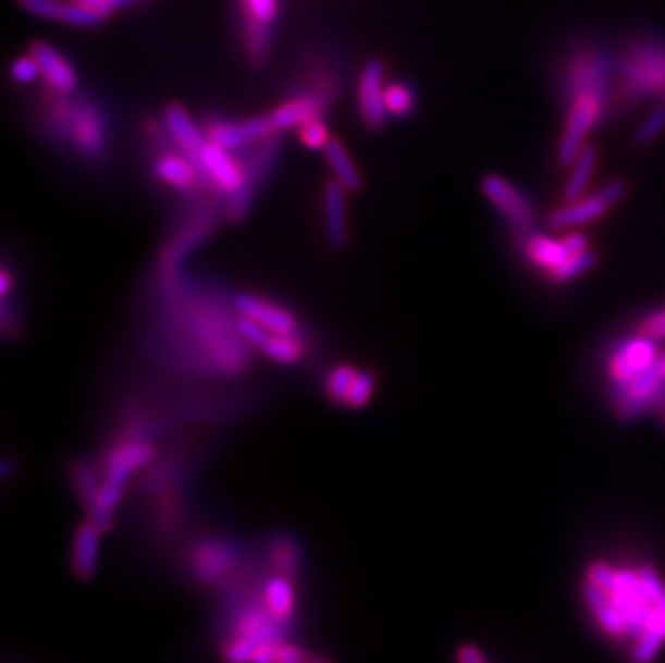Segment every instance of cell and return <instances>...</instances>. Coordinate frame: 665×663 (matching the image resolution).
Instances as JSON below:
<instances>
[{
  "instance_id": "obj_1",
  "label": "cell",
  "mask_w": 665,
  "mask_h": 663,
  "mask_svg": "<svg viewBox=\"0 0 665 663\" xmlns=\"http://www.w3.org/2000/svg\"><path fill=\"white\" fill-rule=\"evenodd\" d=\"M665 95V37L642 33L629 37L614 54L612 103L633 106Z\"/></svg>"
},
{
  "instance_id": "obj_2",
  "label": "cell",
  "mask_w": 665,
  "mask_h": 663,
  "mask_svg": "<svg viewBox=\"0 0 665 663\" xmlns=\"http://www.w3.org/2000/svg\"><path fill=\"white\" fill-rule=\"evenodd\" d=\"M44 121L52 138L70 143L85 160L99 162L106 156L110 143L108 116L94 101L57 94L46 103Z\"/></svg>"
},
{
  "instance_id": "obj_3",
  "label": "cell",
  "mask_w": 665,
  "mask_h": 663,
  "mask_svg": "<svg viewBox=\"0 0 665 663\" xmlns=\"http://www.w3.org/2000/svg\"><path fill=\"white\" fill-rule=\"evenodd\" d=\"M612 106L609 97L601 94L575 95L567 101V119L558 143V162L569 169L579 151L586 147V138L601 123L605 110Z\"/></svg>"
},
{
  "instance_id": "obj_4",
  "label": "cell",
  "mask_w": 665,
  "mask_h": 663,
  "mask_svg": "<svg viewBox=\"0 0 665 663\" xmlns=\"http://www.w3.org/2000/svg\"><path fill=\"white\" fill-rule=\"evenodd\" d=\"M665 385V352L660 354L657 363L625 383L612 385V409L614 416L623 422L636 420L655 409V403Z\"/></svg>"
},
{
  "instance_id": "obj_5",
  "label": "cell",
  "mask_w": 665,
  "mask_h": 663,
  "mask_svg": "<svg viewBox=\"0 0 665 663\" xmlns=\"http://www.w3.org/2000/svg\"><path fill=\"white\" fill-rule=\"evenodd\" d=\"M484 198L502 213L506 220L513 240L521 242L537 226V213L530 198L519 188H515L502 175H484L480 182Z\"/></svg>"
},
{
  "instance_id": "obj_6",
  "label": "cell",
  "mask_w": 665,
  "mask_h": 663,
  "mask_svg": "<svg viewBox=\"0 0 665 663\" xmlns=\"http://www.w3.org/2000/svg\"><path fill=\"white\" fill-rule=\"evenodd\" d=\"M609 597H612L616 610L625 618L629 638L636 640L646 629L649 618H651V614L655 610V605L649 599L646 588H644V584L640 579V573L631 570V568H618L616 586L609 592Z\"/></svg>"
},
{
  "instance_id": "obj_7",
  "label": "cell",
  "mask_w": 665,
  "mask_h": 663,
  "mask_svg": "<svg viewBox=\"0 0 665 663\" xmlns=\"http://www.w3.org/2000/svg\"><path fill=\"white\" fill-rule=\"evenodd\" d=\"M627 194V184L625 182H609L607 186L590 194V196H579L577 200L565 202L563 207H558L556 211L550 213L547 224L552 229H575V226H583L590 224L594 220H599L601 216H605L616 202H620V198Z\"/></svg>"
},
{
  "instance_id": "obj_8",
  "label": "cell",
  "mask_w": 665,
  "mask_h": 663,
  "mask_svg": "<svg viewBox=\"0 0 665 663\" xmlns=\"http://www.w3.org/2000/svg\"><path fill=\"white\" fill-rule=\"evenodd\" d=\"M524 257L539 268L541 272H545V277L554 274L563 263H567L572 255L586 253L590 250L588 246V237L583 233H570L563 240H554L550 235L537 233L532 231L530 235H526L521 242H517Z\"/></svg>"
},
{
  "instance_id": "obj_9",
  "label": "cell",
  "mask_w": 665,
  "mask_h": 663,
  "mask_svg": "<svg viewBox=\"0 0 665 663\" xmlns=\"http://www.w3.org/2000/svg\"><path fill=\"white\" fill-rule=\"evenodd\" d=\"M207 138L209 143L226 149V151H242L263 138H268L270 134L276 132L272 116L270 114H261V116H248V119H209V123L205 125Z\"/></svg>"
},
{
  "instance_id": "obj_10",
  "label": "cell",
  "mask_w": 665,
  "mask_h": 663,
  "mask_svg": "<svg viewBox=\"0 0 665 663\" xmlns=\"http://www.w3.org/2000/svg\"><path fill=\"white\" fill-rule=\"evenodd\" d=\"M196 167L200 169L209 192L233 196L235 192L244 188V182H246L244 167H242V160L233 156V151H226L213 143H207L200 158L196 160Z\"/></svg>"
},
{
  "instance_id": "obj_11",
  "label": "cell",
  "mask_w": 665,
  "mask_h": 663,
  "mask_svg": "<svg viewBox=\"0 0 665 663\" xmlns=\"http://www.w3.org/2000/svg\"><path fill=\"white\" fill-rule=\"evenodd\" d=\"M660 354L662 352L657 349V343L642 336V334L620 343L618 347L612 349V354L607 358V376H609L612 385L625 383V381L649 371L657 363Z\"/></svg>"
},
{
  "instance_id": "obj_12",
  "label": "cell",
  "mask_w": 665,
  "mask_h": 663,
  "mask_svg": "<svg viewBox=\"0 0 665 663\" xmlns=\"http://www.w3.org/2000/svg\"><path fill=\"white\" fill-rule=\"evenodd\" d=\"M156 457V449L149 442L143 440H130L119 446H114L106 457H103V482L110 489L125 491V484L130 476L138 468L147 466Z\"/></svg>"
},
{
  "instance_id": "obj_13",
  "label": "cell",
  "mask_w": 665,
  "mask_h": 663,
  "mask_svg": "<svg viewBox=\"0 0 665 663\" xmlns=\"http://www.w3.org/2000/svg\"><path fill=\"white\" fill-rule=\"evenodd\" d=\"M383 76H385V67L380 59H369L358 78V110L362 123L371 132L383 130L390 116L383 101V91H385Z\"/></svg>"
},
{
  "instance_id": "obj_14",
  "label": "cell",
  "mask_w": 665,
  "mask_h": 663,
  "mask_svg": "<svg viewBox=\"0 0 665 663\" xmlns=\"http://www.w3.org/2000/svg\"><path fill=\"white\" fill-rule=\"evenodd\" d=\"M233 308L237 315H246L261 326H266L272 334H293L299 332V321L297 317L276 302L266 299L255 293H237L233 297Z\"/></svg>"
},
{
  "instance_id": "obj_15",
  "label": "cell",
  "mask_w": 665,
  "mask_h": 663,
  "mask_svg": "<svg viewBox=\"0 0 665 663\" xmlns=\"http://www.w3.org/2000/svg\"><path fill=\"white\" fill-rule=\"evenodd\" d=\"M153 175L164 186L184 192V194H194V192L207 188L196 162L190 160L186 154H182L180 149L156 156Z\"/></svg>"
},
{
  "instance_id": "obj_16",
  "label": "cell",
  "mask_w": 665,
  "mask_h": 663,
  "mask_svg": "<svg viewBox=\"0 0 665 663\" xmlns=\"http://www.w3.org/2000/svg\"><path fill=\"white\" fill-rule=\"evenodd\" d=\"M28 54H33L39 63L41 78L46 81L52 94L70 95L76 91L78 72L54 46H50L48 41H33L28 46Z\"/></svg>"
},
{
  "instance_id": "obj_17",
  "label": "cell",
  "mask_w": 665,
  "mask_h": 663,
  "mask_svg": "<svg viewBox=\"0 0 665 663\" xmlns=\"http://www.w3.org/2000/svg\"><path fill=\"white\" fill-rule=\"evenodd\" d=\"M215 229V216L213 213H202L198 218H194L188 226H184L173 242L167 246V250L162 253L160 259V268L164 272V277H177L180 266L186 261V257L190 255L194 248H198Z\"/></svg>"
},
{
  "instance_id": "obj_18",
  "label": "cell",
  "mask_w": 665,
  "mask_h": 663,
  "mask_svg": "<svg viewBox=\"0 0 665 663\" xmlns=\"http://www.w3.org/2000/svg\"><path fill=\"white\" fill-rule=\"evenodd\" d=\"M20 9L26 13L50 20V22H61L70 26H81V28H91L106 22L108 15L97 13L91 9H85L72 0H15Z\"/></svg>"
},
{
  "instance_id": "obj_19",
  "label": "cell",
  "mask_w": 665,
  "mask_h": 663,
  "mask_svg": "<svg viewBox=\"0 0 665 663\" xmlns=\"http://www.w3.org/2000/svg\"><path fill=\"white\" fill-rule=\"evenodd\" d=\"M328 108H330V101L306 91V94L291 95L281 106H276L270 112V116H272L276 132H288L293 127L299 130L308 121L323 119L328 114Z\"/></svg>"
},
{
  "instance_id": "obj_20",
  "label": "cell",
  "mask_w": 665,
  "mask_h": 663,
  "mask_svg": "<svg viewBox=\"0 0 665 663\" xmlns=\"http://www.w3.org/2000/svg\"><path fill=\"white\" fill-rule=\"evenodd\" d=\"M347 192L336 180L328 182L323 192V224L325 240L330 248L345 250L349 244V222H347Z\"/></svg>"
},
{
  "instance_id": "obj_21",
  "label": "cell",
  "mask_w": 665,
  "mask_h": 663,
  "mask_svg": "<svg viewBox=\"0 0 665 663\" xmlns=\"http://www.w3.org/2000/svg\"><path fill=\"white\" fill-rule=\"evenodd\" d=\"M162 119L167 123V130H169L173 143H175V147L196 162L200 158L202 149L209 143L207 132L192 119L190 112L180 103H171L164 110Z\"/></svg>"
},
{
  "instance_id": "obj_22",
  "label": "cell",
  "mask_w": 665,
  "mask_h": 663,
  "mask_svg": "<svg viewBox=\"0 0 665 663\" xmlns=\"http://www.w3.org/2000/svg\"><path fill=\"white\" fill-rule=\"evenodd\" d=\"M101 530L89 519L83 521L72 539V573L81 581H91L99 567V548H101Z\"/></svg>"
},
{
  "instance_id": "obj_23",
  "label": "cell",
  "mask_w": 665,
  "mask_h": 663,
  "mask_svg": "<svg viewBox=\"0 0 665 663\" xmlns=\"http://www.w3.org/2000/svg\"><path fill=\"white\" fill-rule=\"evenodd\" d=\"M581 597L590 610V614L594 616V621L599 623V627L609 636V638H629L627 634V625L623 614L616 610L612 597L607 590L594 586L592 581L586 579V584L581 586Z\"/></svg>"
},
{
  "instance_id": "obj_24",
  "label": "cell",
  "mask_w": 665,
  "mask_h": 663,
  "mask_svg": "<svg viewBox=\"0 0 665 663\" xmlns=\"http://www.w3.org/2000/svg\"><path fill=\"white\" fill-rule=\"evenodd\" d=\"M235 552L229 550V545L224 543H202L196 552H194V575L205 581V584H215L220 581L235 563Z\"/></svg>"
},
{
  "instance_id": "obj_25",
  "label": "cell",
  "mask_w": 665,
  "mask_h": 663,
  "mask_svg": "<svg viewBox=\"0 0 665 663\" xmlns=\"http://www.w3.org/2000/svg\"><path fill=\"white\" fill-rule=\"evenodd\" d=\"M285 625L279 623L270 610L261 607H248L239 621L235 623V636L250 638L255 642H268V640H283Z\"/></svg>"
},
{
  "instance_id": "obj_26",
  "label": "cell",
  "mask_w": 665,
  "mask_h": 663,
  "mask_svg": "<svg viewBox=\"0 0 665 663\" xmlns=\"http://www.w3.org/2000/svg\"><path fill=\"white\" fill-rule=\"evenodd\" d=\"M263 599H266V607L279 623L283 625L291 623L295 614V588L291 577L286 575L270 577L263 588Z\"/></svg>"
},
{
  "instance_id": "obj_27",
  "label": "cell",
  "mask_w": 665,
  "mask_h": 663,
  "mask_svg": "<svg viewBox=\"0 0 665 663\" xmlns=\"http://www.w3.org/2000/svg\"><path fill=\"white\" fill-rule=\"evenodd\" d=\"M325 158H328V164L334 173V180L338 184H343L349 192H360L365 182H362V175L358 171V167L354 164L347 147L338 140V138H332L325 147Z\"/></svg>"
},
{
  "instance_id": "obj_28",
  "label": "cell",
  "mask_w": 665,
  "mask_h": 663,
  "mask_svg": "<svg viewBox=\"0 0 665 663\" xmlns=\"http://www.w3.org/2000/svg\"><path fill=\"white\" fill-rule=\"evenodd\" d=\"M268 360L291 367V365H299L306 356V343L301 341L299 332L293 334H270V339L266 341V345L259 349Z\"/></svg>"
},
{
  "instance_id": "obj_29",
  "label": "cell",
  "mask_w": 665,
  "mask_h": 663,
  "mask_svg": "<svg viewBox=\"0 0 665 663\" xmlns=\"http://www.w3.org/2000/svg\"><path fill=\"white\" fill-rule=\"evenodd\" d=\"M596 160H599V154H596V147L592 145H586L579 151V156L572 160L569 167V180L565 186V202L577 200L579 196L586 194L588 184L592 180V173L596 169Z\"/></svg>"
},
{
  "instance_id": "obj_30",
  "label": "cell",
  "mask_w": 665,
  "mask_h": 663,
  "mask_svg": "<svg viewBox=\"0 0 665 663\" xmlns=\"http://www.w3.org/2000/svg\"><path fill=\"white\" fill-rule=\"evenodd\" d=\"M70 476H72V484H74L85 511L89 513L97 504V493H99V487L103 482V476H99V468L94 462H87V459L72 464Z\"/></svg>"
},
{
  "instance_id": "obj_31",
  "label": "cell",
  "mask_w": 665,
  "mask_h": 663,
  "mask_svg": "<svg viewBox=\"0 0 665 663\" xmlns=\"http://www.w3.org/2000/svg\"><path fill=\"white\" fill-rule=\"evenodd\" d=\"M383 101H385V110H387L390 116L405 119V116H409L416 110L418 97H416V91L407 83L398 81V83L385 85Z\"/></svg>"
},
{
  "instance_id": "obj_32",
  "label": "cell",
  "mask_w": 665,
  "mask_h": 663,
  "mask_svg": "<svg viewBox=\"0 0 665 663\" xmlns=\"http://www.w3.org/2000/svg\"><path fill=\"white\" fill-rule=\"evenodd\" d=\"M665 636L662 631L646 627L636 640L629 651V662L631 663H655L664 649Z\"/></svg>"
},
{
  "instance_id": "obj_33",
  "label": "cell",
  "mask_w": 665,
  "mask_h": 663,
  "mask_svg": "<svg viewBox=\"0 0 665 663\" xmlns=\"http://www.w3.org/2000/svg\"><path fill=\"white\" fill-rule=\"evenodd\" d=\"M356 376H358V369H354L352 365H338V367H334V369L328 373V379H325V394H328V398H330L332 403L345 405Z\"/></svg>"
},
{
  "instance_id": "obj_34",
  "label": "cell",
  "mask_w": 665,
  "mask_h": 663,
  "mask_svg": "<svg viewBox=\"0 0 665 663\" xmlns=\"http://www.w3.org/2000/svg\"><path fill=\"white\" fill-rule=\"evenodd\" d=\"M665 132V101H660L636 130V145H653Z\"/></svg>"
},
{
  "instance_id": "obj_35",
  "label": "cell",
  "mask_w": 665,
  "mask_h": 663,
  "mask_svg": "<svg viewBox=\"0 0 665 663\" xmlns=\"http://www.w3.org/2000/svg\"><path fill=\"white\" fill-rule=\"evenodd\" d=\"M596 266V255L592 250H586V253H579V255H572L567 263H563L554 274H550L547 279L552 283H569L572 279L590 272L592 268Z\"/></svg>"
},
{
  "instance_id": "obj_36",
  "label": "cell",
  "mask_w": 665,
  "mask_h": 663,
  "mask_svg": "<svg viewBox=\"0 0 665 663\" xmlns=\"http://www.w3.org/2000/svg\"><path fill=\"white\" fill-rule=\"evenodd\" d=\"M375 385H378V379L373 373L369 371H358V376L354 379V385L349 390V396H347V407L349 409H362L371 403L373 394H375Z\"/></svg>"
},
{
  "instance_id": "obj_37",
  "label": "cell",
  "mask_w": 665,
  "mask_h": 663,
  "mask_svg": "<svg viewBox=\"0 0 665 663\" xmlns=\"http://www.w3.org/2000/svg\"><path fill=\"white\" fill-rule=\"evenodd\" d=\"M272 563L274 567L281 570V575L286 577H295L299 573V563H301V554L295 545V541H281L276 548H274V554H272Z\"/></svg>"
},
{
  "instance_id": "obj_38",
  "label": "cell",
  "mask_w": 665,
  "mask_h": 663,
  "mask_svg": "<svg viewBox=\"0 0 665 663\" xmlns=\"http://www.w3.org/2000/svg\"><path fill=\"white\" fill-rule=\"evenodd\" d=\"M332 140L330 136V127L325 123V116L323 119H315V121H308L306 125L299 127V143L306 147V149H325L328 143Z\"/></svg>"
},
{
  "instance_id": "obj_39",
  "label": "cell",
  "mask_w": 665,
  "mask_h": 663,
  "mask_svg": "<svg viewBox=\"0 0 665 663\" xmlns=\"http://www.w3.org/2000/svg\"><path fill=\"white\" fill-rule=\"evenodd\" d=\"M39 76H41V67H39V63L35 61V57L28 54V52H26L24 57H17V59L11 63V67H9V78H11V83L22 85V87L33 85Z\"/></svg>"
},
{
  "instance_id": "obj_40",
  "label": "cell",
  "mask_w": 665,
  "mask_h": 663,
  "mask_svg": "<svg viewBox=\"0 0 665 663\" xmlns=\"http://www.w3.org/2000/svg\"><path fill=\"white\" fill-rule=\"evenodd\" d=\"M235 326H237V332L239 336L250 345V347H257L261 349L266 345V341L270 339V330L266 326H261L259 321L246 317V315H237L235 317Z\"/></svg>"
},
{
  "instance_id": "obj_41",
  "label": "cell",
  "mask_w": 665,
  "mask_h": 663,
  "mask_svg": "<svg viewBox=\"0 0 665 663\" xmlns=\"http://www.w3.org/2000/svg\"><path fill=\"white\" fill-rule=\"evenodd\" d=\"M638 573H640V579H642V584L646 588V594L653 601V605L660 607V610H665V581L662 579V575L657 573V568L651 567V565H642L638 568Z\"/></svg>"
},
{
  "instance_id": "obj_42",
  "label": "cell",
  "mask_w": 665,
  "mask_h": 663,
  "mask_svg": "<svg viewBox=\"0 0 665 663\" xmlns=\"http://www.w3.org/2000/svg\"><path fill=\"white\" fill-rule=\"evenodd\" d=\"M259 642L244 638V636H235L222 651V660L226 663H250L253 662V653L257 649Z\"/></svg>"
},
{
  "instance_id": "obj_43",
  "label": "cell",
  "mask_w": 665,
  "mask_h": 663,
  "mask_svg": "<svg viewBox=\"0 0 665 663\" xmlns=\"http://www.w3.org/2000/svg\"><path fill=\"white\" fill-rule=\"evenodd\" d=\"M616 573H618V568H614L603 561H594L586 568V579L592 581L594 586L612 592L614 586H616Z\"/></svg>"
},
{
  "instance_id": "obj_44",
  "label": "cell",
  "mask_w": 665,
  "mask_h": 663,
  "mask_svg": "<svg viewBox=\"0 0 665 663\" xmlns=\"http://www.w3.org/2000/svg\"><path fill=\"white\" fill-rule=\"evenodd\" d=\"M244 15H250L259 22L274 24L279 17V0H242Z\"/></svg>"
},
{
  "instance_id": "obj_45",
  "label": "cell",
  "mask_w": 665,
  "mask_h": 663,
  "mask_svg": "<svg viewBox=\"0 0 665 663\" xmlns=\"http://www.w3.org/2000/svg\"><path fill=\"white\" fill-rule=\"evenodd\" d=\"M640 334L655 341V343L665 341V308H660V310H655V312H651L642 319Z\"/></svg>"
},
{
  "instance_id": "obj_46",
  "label": "cell",
  "mask_w": 665,
  "mask_h": 663,
  "mask_svg": "<svg viewBox=\"0 0 665 663\" xmlns=\"http://www.w3.org/2000/svg\"><path fill=\"white\" fill-rule=\"evenodd\" d=\"M279 644L281 640H268L257 644L255 653H253V662L250 663H276L279 660Z\"/></svg>"
},
{
  "instance_id": "obj_47",
  "label": "cell",
  "mask_w": 665,
  "mask_h": 663,
  "mask_svg": "<svg viewBox=\"0 0 665 663\" xmlns=\"http://www.w3.org/2000/svg\"><path fill=\"white\" fill-rule=\"evenodd\" d=\"M308 660V653L301 649V647H297V644H288V642H283L281 640V644H279V660L276 663H301Z\"/></svg>"
},
{
  "instance_id": "obj_48",
  "label": "cell",
  "mask_w": 665,
  "mask_h": 663,
  "mask_svg": "<svg viewBox=\"0 0 665 663\" xmlns=\"http://www.w3.org/2000/svg\"><path fill=\"white\" fill-rule=\"evenodd\" d=\"M455 658H457V663H489L487 655H484L476 644H470V642L461 644V647L457 649Z\"/></svg>"
},
{
  "instance_id": "obj_49",
  "label": "cell",
  "mask_w": 665,
  "mask_h": 663,
  "mask_svg": "<svg viewBox=\"0 0 665 663\" xmlns=\"http://www.w3.org/2000/svg\"><path fill=\"white\" fill-rule=\"evenodd\" d=\"M72 2H76V4H81L85 9L97 11V13H103V15H110L116 9L110 0H72Z\"/></svg>"
},
{
  "instance_id": "obj_50",
  "label": "cell",
  "mask_w": 665,
  "mask_h": 663,
  "mask_svg": "<svg viewBox=\"0 0 665 663\" xmlns=\"http://www.w3.org/2000/svg\"><path fill=\"white\" fill-rule=\"evenodd\" d=\"M11 286H13V277H11L9 268H4L2 270V297L11 295Z\"/></svg>"
},
{
  "instance_id": "obj_51",
  "label": "cell",
  "mask_w": 665,
  "mask_h": 663,
  "mask_svg": "<svg viewBox=\"0 0 665 663\" xmlns=\"http://www.w3.org/2000/svg\"><path fill=\"white\" fill-rule=\"evenodd\" d=\"M11 472H13V464H11V462H4V464H2V476L7 478Z\"/></svg>"
},
{
  "instance_id": "obj_52",
  "label": "cell",
  "mask_w": 665,
  "mask_h": 663,
  "mask_svg": "<svg viewBox=\"0 0 665 663\" xmlns=\"http://www.w3.org/2000/svg\"><path fill=\"white\" fill-rule=\"evenodd\" d=\"M138 2H145V0H121L119 7H132V4H138Z\"/></svg>"
},
{
  "instance_id": "obj_53",
  "label": "cell",
  "mask_w": 665,
  "mask_h": 663,
  "mask_svg": "<svg viewBox=\"0 0 665 663\" xmlns=\"http://www.w3.org/2000/svg\"><path fill=\"white\" fill-rule=\"evenodd\" d=\"M301 663H332L330 660H306V662Z\"/></svg>"
},
{
  "instance_id": "obj_54",
  "label": "cell",
  "mask_w": 665,
  "mask_h": 663,
  "mask_svg": "<svg viewBox=\"0 0 665 663\" xmlns=\"http://www.w3.org/2000/svg\"><path fill=\"white\" fill-rule=\"evenodd\" d=\"M110 2H112L114 7H119V4H121V0H110Z\"/></svg>"
}]
</instances>
